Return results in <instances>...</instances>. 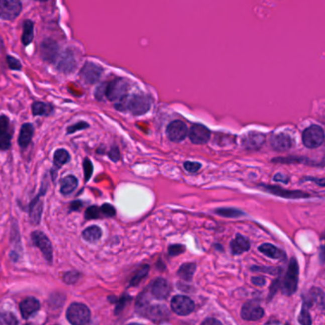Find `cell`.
Returning a JSON list of instances; mask_svg holds the SVG:
<instances>
[{
    "label": "cell",
    "mask_w": 325,
    "mask_h": 325,
    "mask_svg": "<svg viewBox=\"0 0 325 325\" xmlns=\"http://www.w3.org/2000/svg\"><path fill=\"white\" fill-rule=\"evenodd\" d=\"M82 201L81 200H74L70 204V212L79 211L82 208Z\"/></svg>",
    "instance_id": "obj_48"
},
{
    "label": "cell",
    "mask_w": 325,
    "mask_h": 325,
    "mask_svg": "<svg viewBox=\"0 0 325 325\" xmlns=\"http://www.w3.org/2000/svg\"><path fill=\"white\" fill-rule=\"evenodd\" d=\"M302 141L307 148H317L324 141V132L319 126L313 125L303 132Z\"/></svg>",
    "instance_id": "obj_6"
},
{
    "label": "cell",
    "mask_w": 325,
    "mask_h": 325,
    "mask_svg": "<svg viewBox=\"0 0 325 325\" xmlns=\"http://www.w3.org/2000/svg\"><path fill=\"white\" fill-rule=\"evenodd\" d=\"M319 259H320V261L321 262H324L325 261V232L323 234V237H322V244H321V247H320V253H319Z\"/></svg>",
    "instance_id": "obj_49"
},
{
    "label": "cell",
    "mask_w": 325,
    "mask_h": 325,
    "mask_svg": "<svg viewBox=\"0 0 325 325\" xmlns=\"http://www.w3.org/2000/svg\"><path fill=\"white\" fill-rule=\"evenodd\" d=\"M12 134L10 132L8 118L1 116L0 119V148L2 151H7L11 147Z\"/></svg>",
    "instance_id": "obj_16"
},
{
    "label": "cell",
    "mask_w": 325,
    "mask_h": 325,
    "mask_svg": "<svg viewBox=\"0 0 325 325\" xmlns=\"http://www.w3.org/2000/svg\"><path fill=\"white\" fill-rule=\"evenodd\" d=\"M89 127V124L84 122V121H80L74 125H72L70 126L68 129H67V134H73L74 132L76 131L83 130V129H87Z\"/></svg>",
    "instance_id": "obj_43"
},
{
    "label": "cell",
    "mask_w": 325,
    "mask_h": 325,
    "mask_svg": "<svg viewBox=\"0 0 325 325\" xmlns=\"http://www.w3.org/2000/svg\"><path fill=\"white\" fill-rule=\"evenodd\" d=\"M195 269L196 266L195 263L182 264L177 271V276L185 281H191L195 275Z\"/></svg>",
    "instance_id": "obj_29"
},
{
    "label": "cell",
    "mask_w": 325,
    "mask_h": 325,
    "mask_svg": "<svg viewBox=\"0 0 325 325\" xmlns=\"http://www.w3.org/2000/svg\"><path fill=\"white\" fill-rule=\"evenodd\" d=\"M78 185V180L74 176L65 177L60 183V193L62 195H67L72 194L76 187Z\"/></svg>",
    "instance_id": "obj_27"
},
{
    "label": "cell",
    "mask_w": 325,
    "mask_h": 325,
    "mask_svg": "<svg viewBox=\"0 0 325 325\" xmlns=\"http://www.w3.org/2000/svg\"><path fill=\"white\" fill-rule=\"evenodd\" d=\"M185 251V247L181 244H174L168 248V254L171 257H176Z\"/></svg>",
    "instance_id": "obj_39"
},
{
    "label": "cell",
    "mask_w": 325,
    "mask_h": 325,
    "mask_svg": "<svg viewBox=\"0 0 325 325\" xmlns=\"http://www.w3.org/2000/svg\"><path fill=\"white\" fill-rule=\"evenodd\" d=\"M66 317L68 321L72 324H86L90 321L91 312L85 304L74 302L68 307L66 312Z\"/></svg>",
    "instance_id": "obj_2"
},
{
    "label": "cell",
    "mask_w": 325,
    "mask_h": 325,
    "mask_svg": "<svg viewBox=\"0 0 325 325\" xmlns=\"http://www.w3.org/2000/svg\"><path fill=\"white\" fill-rule=\"evenodd\" d=\"M215 214H220L224 218H239L241 215H244V213L241 210L234 209V208H220L215 210Z\"/></svg>",
    "instance_id": "obj_34"
},
{
    "label": "cell",
    "mask_w": 325,
    "mask_h": 325,
    "mask_svg": "<svg viewBox=\"0 0 325 325\" xmlns=\"http://www.w3.org/2000/svg\"><path fill=\"white\" fill-rule=\"evenodd\" d=\"M22 5L19 0H1L0 14L4 20L17 19L21 13Z\"/></svg>",
    "instance_id": "obj_8"
},
{
    "label": "cell",
    "mask_w": 325,
    "mask_h": 325,
    "mask_svg": "<svg viewBox=\"0 0 325 325\" xmlns=\"http://www.w3.org/2000/svg\"><path fill=\"white\" fill-rule=\"evenodd\" d=\"M171 308L178 316H188L195 310V303L190 297L178 295L171 300Z\"/></svg>",
    "instance_id": "obj_7"
},
{
    "label": "cell",
    "mask_w": 325,
    "mask_h": 325,
    "mask_svg": "<svg viewBox=\"0 0 325 325\" xmlns=\"http://www.w3.org/2000/svg\"><path fill=\"white\" fill-rule=\"evenodd\" d=\"M58 44L51 38L45 39L40 45V56L47 62L54 63L58 56Z\"/></svg>",
    "instance_id": "obj_12"
},
{
    "label": "cell",
    "mask_w": 325,
    "mask_h": 325,
    "mask_svg": "<svg viewBox=\"0 0 325 325\" xmlns=\"http://www.w3.org/2000/svg\"><path fill=\"white\" fill-rule=\"evenodd\" d=\"M1 321H2V323H5V324H18L19 323V320L17 319V317L8 312L3 313L1 315Z\"/></svg>",
    "instance_id": "obj_42"
},
{
    "label": "cell",
    "mask_w": 325,
    "mask_h": 325,
    "mask_svg": "<svg viewBox=\"0 0 325 325\" xmlns=\"http://www.w3.org/2000/svg\"><path fill=\"white\" fill-rule=\"evenodd\" d=\"M183 166L187 172H189L191 174H195L201 168V164L198 162H194V161H186L184 162Z\"/></svg>",
    "instance_id": "obj_41"
},
{
    "label": "cell",
    "mask_w": 325,
    "mask_h": 325,
    "mask_svg": "<svg viewBox=\"0 0 325 325\" xmlns=\"http://www.w3.org/2000/svg\"><path fill=\"white\" fill-rule=\"evenodd\" d=\"M129 299H131V297H128V296L125 294V295H123V296L121 297V299L117 300V302H116V303H117V307H116V314H117V315H119V314L121 313V311H122V309H123L124 306H125L126 302H127Z\"/></svg>",
    "instance_id": "obj_44"
},
{
    "label": "cell",
    "mask_w": 325,
    "mask_h": 325,
    "mask_svg": "<svg viewBox=\"0 0 325 325\" xmlns=\"http://www.w3.org/2000/svg\"><path fill=\"white\" fill-rule=\"evenodd\" d=\"M252 282H253L254 284L258 285V286H263V285L266 283L265 279H263V278H261V277H256V278H253V279H252Z\"/></svg>",
    "instance_id": "obj_51"
},
{
    "label": "cell",
    "mask_w": 325,
    "mask_h": 325,
    "mask_svg": "<svg viewBox=\"0 0 325 325\" xmlns=\"http://www.w3.org/2000/svg\"><path fill=\"white\" fill-rule=\"evenodd\" d=\"M297 282H298V264H297V260L293 258L289 262L288 269L282 282L281 290L283 295H286V296L293 295L297 291Z\"/></svg>",
    "instance_id": "obj_4"
},
{
    "label": "cell",
    "mask_w": 325,
    "mask_h": 325,
    "mask_svg": "<svg viewBox=\"0 0 325 325\" xmlns=\"http://www.w3.org/2000/svg\"><path fill=\"white\" fill-rule=\"evenodd\" d=\"M34 136V127L31 123H25L22 125L19 133V144L22 149L27 148L31 143Z\"/></svg>",
    "instance_id": "obj_22"
},
{
    "label": "cell",
    "mask_w": 325,
    "mask_h": 325,
    "mask_svg": "<svg viewBox=\"0 0 325 325\" xmlns=\"http://www.w3.org/2000/svg\"><path fill=\"white\" fill-rule=\"evenodd\" d=\"M151 98L144 94H134L123 103L124 111L129 110L134 116H142L151 108Z\"/></svg>",
    "instance_id": "obj_1"
},
{
    "label": "cell",
    "mask_w": 325,
    "mask_h": 325,
    "mask_svg": "<svg viewBox=\"0 0 325 325\" xmlns=\"http://www.w3.org/2000/svg\"><path fill=\"white\" fill-rule=\"evenodd\" d=\"M76 67V61L74 56L68 50L60 57V60L57 64V69L65 74H69L74 72V69Z\"/></svg>",
    "instance_id": "obj_20"
},
{
    "label": "cell",
    "mask_w": 325,
    "mask_h": 325,
    "mask_svg": "<svg viewBox=\"0 0 325 325\" xmlns=\"http://www.w3.org/2000/svg\"><path fill=\"white\" fill-rule=\"evenodd\" d=\"M259 250L271 259H276V260L285 259V253L281 251L279 248H277L275 245L270 244V243L261 244L259 247Z\"/></svg>",
    "instance_id": "obj_25"
},
{
    "label": "cell",
    "mask_w": 325,
    "mask_h": 325,
    "mask_svg": "<svg viewBox=\"0 0 325 325\" xmlns=\"http://www.w3.org/2000/svg\"><path fill=\"white\" fill-rule=\"evenodd\" d=\"M70 160V154L65 149H57L54 154V170L53 172L56 175V171L64 165ZM53 173V174H54Z\"/></svg>",
    "instance_id": "obj_28"
},
{
    "label": "cell",
    "mask_w": 325,
    "mask_h": 325,
    "mask_svg": "<svg viewBox=\"0 0 325 325\" xmlns=\"http://www.w3.org/2000/svg\"><path fill=\"white\" fill-rule=\"evenodd\" d=\"M169 311L167 307L162 304H157L153 306H149L148 310L145 313V316L154 322H161L167 319L169 316Z\"/></svg>",
    "instance_id": "obj_18"
},
{
    "label": "cell",
    "mask_w": 325,
    "mask_h": 325,
    "mask_svg": "<svg viewBox=\"0 0 325 325\" xmlns=\"http://www.w3.org/2000/svg\"><path fill=\"white\" fill-rule=\"evenodd\" d=\"M264 316V310L260 306L258 302L249 301L246 302L242 310V317L244 320L255 321L259 320Z\"/></svg>",
    "instance_id": "obj_13"
},
{
    "label": "cell",
    "mask_w": 325,
    "mask_h": 325,
    "mask_svg": "<svg viewBox=\"0 0 325 325\" xmlns=\"http://www.w3.org/2000/svg\"><path fill=\"white\" fill-rule=\"evenodd\" d=\"M106 84L103 83L95 90V97L98 100H102L103 97L105 96V91H106Z\"/></svg>",
    "instance_id": "obj_47"
},
{
    "label": "cell",
    "mask_w": 325,
    "mask_h": 325,
    "mask_svg": "<svg viewBox=\"0 0 325 325\" xmlns=\"http://www.w3.org/2000/svg\"><path fill=\"white\" fill-rule=\"evenodd\" d=\"M84 177L85 181L88 182L93 175V166L92 161L89 158H85L83 161Z\"/></svg>",
    "instance_id": "obj_36"
},
{
    "label": "cell",
    "mask_w": 325,
    "mask_h": 325,
    "mask_svg": "<svg viewBox=\"0 0 325 325\" xmlns=\"http://www.w3.org/2000/svg\"><path fill=\"white\" fill-rule=\"evenodd\" d=\"M47 192V187L42 186L40 193L31 201L30 203V209H29V214H30V221L31 223L35 225L39 224L41 214L43 211V201L41 200L42 195H44Z\"/></svg>",
    "instance_id": "obj_9"
},
{
    "label": "cell",
    "mask_w": 325,
    "mask_h": 325,
    "mask_svg": "<svg viewBox=\"0 0 325 325\" xmlns=\"http://www.w3.org/2000/svg\"><path fill=\"white\" fill-rule=\"evenodd\" d=\"M7 63H8L10 69H12V70H20L22 68V65L19 62V59H17L14 56H7Z\"/></svg>",
    "instance_id": "obj_45"
},
{
    "label": "cell",
    "mask_w": 325,
    "mask_h": 325,
    "mask_svg": "<svg viewBox=\"0 0 325 325\" xmlns=\"http://www.w3.org/2000/svg\"><path fill=\"white\" fill-rule=\"evenodd\" d=\"M34 39V23L31 20H25L23 23V34H22V43L28 46Z\"/></svg>",
    "instance_id": "obj_30"
},
{
    "label": "cell",
    "mask_w": 325,
    "mask_h": 325,
    "mask_svg": "<svg viewBox=\"0 0 325 325\" xmlns=\"http://www.w3.org/2000/svg\"><path fill=\"white\" fill-rule=\"evenodd\" d=\"M80 277V274L76 271H70L67 272L65 275L63 276V280L67 284H74V282H76V280Z\"/></svg>",
    "instance_id": "obj_37"
},
{
    "label": "cell",
    "mask_w": 325,
    "mask_h": 325,
    "mask_svg": "<svg viewBox=\"0 0 325 325\" xmlns=\"http://www.w3.org/2000/svg\"><path fill=\"white\" fill-rule=\"evenodd\" d=\"M261 186L263 187L264 190L268 191L270 193L279 195V196H282V197H286V198H304V197L310 196L308 194H305L300 191H286V190H283L280 187H277V186Z\"/></svg>",
    "instance_id": "obj_19"
},
{
    "label": "cell",
    "mask_w": 325,
    "mask_h": 325,
    "mask_svg": "<svg viewBox=\"0 0 325 325\" xmlns=\"http://www.w3.org/2000/svg\"><path fill=\"white\" fill-rule=\"evenodd\" d=\"M168 139L173 142H180L185 140L188 135V128L185 123L180 121H172L166 130Z\"/></svg>",
    "instance_id": "obj_11"
},
{
    "label": "cell",
    "mask_w": 325,
    "mask_h": 325,
    "mask_svg": "<svg viewBox=\"0 0 325 325\" xmlns=\"http://www.w3.org/2000/svg\"><path fill=\"white\" fill-rule=\"evenodd\" d=\"M298 322L301 323V324H311L312 323V320H311V316H310V314L307 310L306 306H303L300 314H299V316H298Z\"/></svg>",
    "instance_id": "obj_38"
},
{
    "label": "cell",
    "mask_w": 325,
    "mask_h": 325,
    "mask_svg": "<svg viewBox=\"0 0 325 325\" xmlns=\"http://www.w3.org/2000/svg\"><path fill=\"white\" fill-rule=\"evenodd\" d=\"M271 146L276 151H285L292 146V140L285 134L275 135L271 139Z\"/></svg>",
    "instance_id": "obj_21"
},
{
    "label": "cell",
    "mask_w": 325,
    "mask_h": 325,
    "mask_svg": "<svg viewBox=\"0 0 325 325\" xmlns=\"http://www.w3.org/2000/svg\"><path fill=\"white\" fill-rule=\"evenodd\" d=\"M222 322L221 321H219L218 319H214V318H207V319H205L204 321L202 322V324H221Z\"/></svg>",
    "instance_id": "obj_52"
},
{
    "label": "cell",
    "mask_w": 325,
    "mask_h": 325,
    "mask_svg": "<svg viewBox=\"0 0 325 325\" xmlns=\"http://www.w3.org/2000/svg\"><path fill=\"white\" fill-rule=\"evenodd\" d=\"M264 136L259 133H249L243 139V145L247 149H260L264 143Z\"/></svg>",
    "instance_id": "obj_24"
},
{
    "label": "cell",
    "mask_w": 325,
    "mask_h": 325,
    "mask_svg": "<svg viewBox=\"0 0 325 325\" xmlns=\"http://www.w3.org/2000/svg\"><path fill=\"white\" fill-rule=\"evenodd\" d=\"M82 237L86 242L95 243L101 239L102 230L96 225H92L84 230L82 232Z\"/></svg>",
    "instance_id": "obj_26"
},
{
    "label": "cell",
    "mask_w": 325,
    "mask_h": 325,
    "mask_svg": "<svg viewBox=\"0 0 325 325\" xmlns=\"http://www.w3.org/2000/svg\"><path fill=\"white\" fill-rule=\"evenodd\" d=\"M34 116H50L53 113V106L44 102H35L32 107Z\"/></svg>",
    "instance_id": "obj_32"
},
{
    "label": "cell",
    "mask_w": 325,
    "mask_h": 325,
    "mask_svg": "<svg viewBox=\"0 0 325 325\" xmlns=\"http://www.w3.org/2000/svg\"><path fill=\"white\" fill-rule=\"evenodd\" d=\"M230 246L234 255H241L244 252L249 251L250 242L248 241V239H246L242 235H237L236 239L231 242Z\"/></svg>",
    "instance_id": "obj_23"
},
{
    "label": "cell",
    "mask_w": 325,
    "mask_h": 325,
    "mask_svg": "<svg viewBox=\"0 0 325 325\" xmlns=\"http://www.w3.org/2000/svg\"><path fill=\"white\" fill-rule=\"evenodd\" d=\"M108 156H109V158H111L113 161L117 162V161H119V160L121 159V152H120L119 148L116 146V147H113V148L109 151Z\"/></svg>",
    "instance_id": "obj_46"
},
{
    "label": "cell",
    "mask_w": 325,
    "mask_h": 325,
    "mask_svg": "<svg viewBox=\"0 0 325 325\" xmlns=\"http://www.w3.org/2000/svg\"><path fill=\"white\" fill-rule=\"evenodd\" d=\"M101 214H102L101 208H99L97 206H90L85 211V219L87 221L97 220V219L101 218Z\"/></svg>",
    "instance_id": "obj_35"
},
{
    "label": "cell",
    "mask_w": 325,
    "mask_h": 325,
    "mask_svg": "<svg viewBox=\"0 0 325 325\" xmlns=\"http://www.w3.org/2000/svg\"><path fill=\"white\" fill-rule=\"evenodd\" d=\"M31 238H32L33 244L37 246L42 253L44 259L51 264L53 262V246L49 238L41 231H36L33 233Z\"/></svg>",
    "instance_id": "obj_5"
},
{
    "label": "cell",
    "mask_w": 325,
    "mask_h": 325,
    "mask_svg": "<svg viewBox=\"0 0 325 325\" xmlns=\"http://www.w3.org/2000/svg\"><path fill=\"white\" fill-rule=\"evenodd\" d=\"M274 179L276 180V181H282V182H288V178L287 177H285V176H283V175H281V174H278V175H276L275 176V177H274Z\"/></svg>",
    "instance_id": "obj_53"
},
{
    "label": "cell",
    "mask_w": 325,
    "mask_h": 325,
    "mask_svg": "<svg viewBox=\"0 0 325 325\" xmlns=\"http://www.w3.org/2000/svg\"><path fill=\"white\" fill-rule=\"evenodd\" d=\"M323 301V294L322 292L317 288H313L310 291V294L308 295L307 299H304V306L307 308L313 306L315 303H319Z\"/></svg>",
    "instance_id": "obj_31"
},
{
    "label": "cell",
    "mask_w": 325,
    "mask_h": 325,
    "mask_svg": "<svg viewBox=\"0 0 325 325\" xmlns=\"http://www.w3.org/2000/svg\"><path fill=\"white\" fill-rule=\"evenodd\" d=\"M322 309H323V313L325 314V300L322 301Z\"/></svg>",
    "instance_id": "obj_54"
},
{
    "label": "cell",
    "mask_w": 325,
    "mask_h": 325,
    "mask_svg": "<svg viewBox=\"0 0 325 325\" xmlns=\"http://www.w3.org/2000/svg\"><path fill=\"white\" fill-rule=\"evenodd\" d=\"M37 1H40V2H46V1H49V0H37Z\"/></svg>",
    "instance_id": "obj_55"
},
{
    "label": "cell",
    "mask_w": 325,
    "mask_h": 325,
    "mask_svg": "<svg viewBox=\"0 0 325 325\" xmlns=\"http://www.w3.org/2000/svg\"><path fill=\"white\" fill-rule=\"evenodd\" d=\"M102 73L101 67L94 63L87 62L80 71V77L86 84L96 83L100 79Z\"/></svg>",
    "instance_id": "obj_10"
},
{
    "label": "cell",
    "mask_w": 325,
    "mask_h": 325,
    "mask_svg": "<svg viewBox=\"0 0 325 325\" xmlns=\"http://www.w3.org/2000/svg\"><path fill=\"white\" fill-rule=\"evenodd\" d=\"M151 292L157 299H166L170 294V285L166 279L158 278L152 283Z\"/></svg>",
    "instance_id": "obj_17"
},
{
    "label": "cell",
    "mask_w": 325,
    "mask_h": 325,
    "mask_svg": "<svg viewBox=\"0 0 325 325\" xmlns=\"http://www.w3.org/2000/svg\"><path fill=\"white\" fill-rule=\"evenodd\" d=\"M100 208H101V212H102V214L104 216L113 218L117 214L115 207L110 203H104Z\"/></svg>",
    "instance_id": "obj_40"
},
{
    "label": "cell",
    "mask_w": 325,
    "mask_h": 325,
    "mask_svg": "<svg viewBox=\"0 0 325 325\" xmlns=\"http://www.w3.org/2000/svg\"><path fill=\"white\" fill-rule=\"evenodd\" d=\"M308 181H313L316 183L317 185L325 187V178H315V177H307Z\"/></svg>",
    "instance_id": "obj_50"
},
{
    "label": "cell",
    "mask_w": 325,
    "mask_h": 325,
    "mask_svg": "<svg viewBox=\"0 0 325 325\" xmlns=\"http://www.w3.org/2000/svg\"><path fill=\"white\" fill-rule=\"evenodd\" d=\"M149 271H150V267L147 264L141 266L140 269L137 271V273L135 274V276L132 278L130 281L131 287H135L138 286L140 282L142 281V279L146 278L148 276Z\"/></svg>",
    "instance_id": "obj_33"
},
{
    "label": "cell",
    "mask_w": 325,
    "mask_h": 325,
    "mask_svg": "<svg viewBox=\"0 0 325 325\" xmlns=\"http://www.w3.org/2000/svg\"><path fill=\"white\" fill-rule=\"evenodd\" d=\"M19 309H20V313H21L22 317L24 319H28L39 311L40 302L36 297H27L20 302Z\"/></svg>",
    "instance_id": "obj_15"
},
{
    "label": "cell",
    "mask_w": 325,
    "mask_h": 325,
    "mask_svg": "<svg viewBox=\"0 0 325 325\" xmlns=\"http://www.w3.org/2000/svg\"><path fill=\"white\" fill-rule=\"evenodd\" d=\"M128 83L122 78H116L106 84L105 96L113 102H120L127 97Z\"/></svg>",
    "instance_id": "obj_3"
},
{
    "label": "cell",
    "mask_w": 325,
    "mask_h": 325,
    "mask_svg": "<svg viewBox=\"0 0 325 325\" xmlns=\"http://www.w3.org/2000/svg\"><path fill=\"white\" fill-rule=\"evenodd\" d=\"M211 137V133L201 124H195L189 131V139L194 144H205Z\"/></svg>",
    "instance_id": "obj_14"
}]
</instances>
